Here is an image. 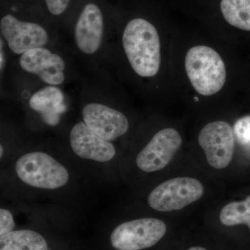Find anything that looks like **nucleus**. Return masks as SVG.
<instances>
[{"instance_id": "obj_1", "label": "nucleus", "mask_w": 250, "mask_h": 250, "mask_svg": "<svg viewBox=\"0 0 250 250\" xmlns=\"http://www.w3.org/2000/svg\"><path fill=\"white\" fill-rule=\"evenodd\" d=\"M122 45L130 66L139 76H155L160 69L161 42L152 23L143 18L130 21L123 31Z\"/></svg>"}, {"instance_id": "obj_2", "label": "nucleus", "mask_w": 250, "mask_h": 250, "mask_svg": "<svg viewBox=\"0 0 250 250\" xmlns=\"http://www.w3.org/2000/svg\"><path fill=\"white\" fill-rule=\"evenodd\" d=\"M188 77L195 90L210 96L223 88L226 82L225 64L220 54L209 47L195 46L186 56Z\"/></svg>"}, {"instance_id": "obj_3", "label": "nucleus", "mask_w": 250, "mask_h": 250, "mask_svg": "<svg viewBox=\"0 0 250 250\" xmlns=\"http://www.w3.org/2000/svg\"><path fill=\"white\" fill-rule=\"evenodd\" d=\"M15 170L23 183L37 188H59L69 180V172L65 166L42 152H31L21 156L16 161Z\"/></svg>"}, {"instance_id": "obj_4", "label": "nucleus", "mask_w": 250, "mask_h": 250, "mask_svg": "<svg viewBox=\"0 0 250 250\" xmlns=\"http://www.w3.org/2000/svg\"><path fill=\"white\" fill-rule=\"evenodd\" d=\"M201 182L191 177L169 179L153 189L147 198L148 205L158 211L182 209L203 196Z\"/></svg>"}, {"instance_id": "obj_5", "label": "nucleus", "mask_w": 250, "mask_h": 250, "mask_svg": "<svg viewBox=\"0 0 250 250\" xmlns=\"http://www.w3.org/2000/svg\"><path fill=\"white\" fill-rule=\"evenodd\" d=\"M166 225L157 218L136 219L118 225L110 241L118 250H142L155 246L165 236Z\"/></svg>"}, {"instance_id": "obj_6", "label": "nucleus", "mask_w": 250, "mask_h": 250, "mask_svg": "<svg viewBox=\"0 0 250 250\" xmlns=\"http://www.w3.org/2000/svg\"><path fill=\"white\" fill-rule=\"evenodd\" d=\"M0 31L8 49L16 55L21 56L31 49L48 47L51 42L49 31L43 26L22 21L11 14L1 18Z\"/></svg>"}, {"instance_id": "obj_7", "label": "nucleus", "mask_w": 250, "mask_h": 250, "mask_svg": "<svg viewBox=\"0 0 250 250\" xmlns=\"http://www.w3.org/2000/svg\"><path fill=\"white\" fill-rule=\"evenodd\" d=\"M21 70L35 76L46 85L60 86L67 78V63L60 54L48 47L27 51L20 56Z\"/></svg>"}, {"instance_id": "obj_8", "label": "nucleus", "mask_w": 250, "mask_h": 250, "mask_svg": "<svg viewBox=\"0 0 250 250\" xmlns=\"http://www.w3.org/2000/svg\"><path fill=\"white\" fill-rule=\"evenodd\" d=\"M105 34L101 9L95 3L85 4L74 27L73 39L77 50L85 57H95L104 45Z\"/></svg>"}, {"instance_id": "obj_9", "label": "nucleus", "mask_w": 250, "mask_h": 250, "mask_svg": "<svg viewBox=\"0 0 250 250\" xmlns=\"http://www.w3.org/2000/svg\"><path fill=\"white\" fill-rule=\"evenodd\" d=\"M198 143L211 167L223 169L229 165L234 151V133L229 123L225 121L208 123L200 131Z\"/></svg>"}, {"instance_id": "obj_10", "label": "nucleus", "mask_w": 250, "mask_h": 250, "mask_svg": "<svg viewBox=\"0 0 250 250\" xmlns=\"http://www.w3.org/2000/svg\"><path fill=\"white\" fill-rule=\"evenodd\" d=\"M83 122L92 131L108 141L119 139L129 128L127 118L106 104L92 101L83 105Z\"/></svg>"}, {"instance_id": "obj_11", "label": "nucleus", "mask_w": 250, "mask_h": 250, "mask_svg": "<svg viewBox=\"0 0 250 250\" xmlns=\"http://www.w3.org/2000/svg\"><path fill=\"white\" fill-rule=\"evenodd\" d=\"M182 142L177 130L172 128L161 130L138 154L136 165L146 172L162 170L172 160Z\"/></svg>"}, {"instance_id": "obj_12", "label": "nucleus", "mask_w": 250, "mask_h": 250, "mask_svg": "<svg viewBox=\"0 0 250 250\" xmlns=\"http://www.w3.org/2000/svg\"><path fill=\"white\" fill-rule=\"evenodd\" d=\"M70 144L77 156L87 160L106 163L116 154L113 143L94 132L83 122H79L72 126Z\"/></svg>"}, {"instance_id": "obj_13", "label": "nucleus", "mask_w": 250, "mask_h": 250, "mask_svg": "<svg viewBox=\"0 0 250 250\" xmlns=\"http://www.w3.org/2000/svg\"><path fill=\"white\" fill-rule=\"evenodd\" d=\"M65 95L59 86L45 85L31 94L29 106L41 115L42 121L49 126H55L66 108Z\"/></svg>"}, {"instance_id": "obj_14", "label": "nucleus", "mask_w": 250, "mask_h": 250, "mask_svg": "<svg viewBox=\"0 0 250 250\" xmlns=\"http://www.w3.org/2000/svg\"><path fill=\"white\" fill-rule=\"evenodd\" d=\"M0 250H48V246L40 233L22 229L0 236Z\"/></svg>"}, {"instance_id": "obj_15", "label": "nucleus", "mask_w": 250, "mask_h": 250, "mask_svg": "<svg viewBox=\"0 0 250 250\" xmlns=\"http://www.w3.org/2000/svg\"><path fill=\"white\" fill-rule=\"evenodd\" d=\"M220 9L229 24L250 31V0H222Z\"/></svg>"}, {"instance_id": "obj_16", "label": "nucleus", "mask_w": 250, "mask_h": 250, "mask_svg": "<svg viewBox=\"0 0 250 250\" xmlns=\"http://www.w3.org/2000/svg\"><path fill=\"white\" fill-rule=\"evenodd\" d=\"M220 222L226 226L246 225L250 229V195L241 202H232L223 207Z\"/></svg>"}, {"instance_id": "obj_17", "label": "nucleus", "mask_w": 250, "mask_h": 250, "mask_svg": "<svg viewBox=\"0 0 250 250\" xmlns=\"http://www.w3.org/2000/svg\"><path fill=\"white\" fill-rule=\"evenodd\" d=\"M233 133L242 146H250V116L243 117L236 122Z\"/></svg>"}, {"instance_id": "obj_18", "label": "nucleus", "mask_w": 250, "mask_h": 250, "mask_svg": "<svg viewBox=\"0 0 250 250\" xmlns=\"http://www.w3.org/2000/svg\"><path fill=\"white\" fill-rule=\"evenodd\" d=\"M14 217L9 210L0 209V236L14 231Z\"/></svg>"}, {"instance_id": "obj_19", "label": "nucleus", "mask_w": 250, "mask_h": 250, "mask_svg": "<svg viewBox=\"0 0 250 250\" xmlns=\"http://www.w3.org/2000/svg\"><path fill=\"white\" fill-rule=\"evenodd\" d=\"M46 7L52 16H59L63 14L71 0H45Z\"/></svg>"}, {"instance_id": "obj_20", "label": "nucleus", "mask_w": 250, "mask_h": 250, "mask_svg": "<svg viewBox=\"0 0 250 250\" xmlns=\"http://www.w3.org/2000/svg\"><path fill=\"white\" fill-rule=\"evenodd\" d=\"M188 250H207L205 248H201V247H192V248H189Z\"/></svg>"}, {"instance_id": "obj_21", "label": "nucleus", "mask_w": 250, "mask_h": 250, "mask_svg": "<svg viewBox=\"0 0 250 250\" xmlns=\"http://www.w3.org/2000/svg\"><path fill=\"white\" fill-rule=\"evenodd\" d=\"M4 147H3V146L1 145V146H0V153H1V154H0V156H1V157H2L3 154H4Z\"/></svg>"}]
</instances>
